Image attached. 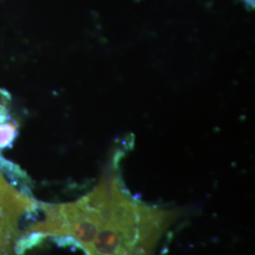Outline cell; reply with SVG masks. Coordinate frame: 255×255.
<instances>
[{
	"instance_id": "obj_4",
	"label": "cell",
	"mask_w": 255,
	"mask_h": 255,
	"mask_svg": "<svg viewBox=\"0 0 255 255\" xmlns=\"http://www.w3.org/2000/svg\"><path fill=\"white\" fill-rule=\"evenodd\" d=\"M46 237V234L38 232H29L21 235L14 241V254L15 255H25L28 250L39 246Z\"/></svg>"
},
{
	"instance_id": "obj_2",
	"label": "cell",
	"mask_w": 255,
	"mask_h": 255,
	"mask_svg": "<svg viewBox=\"0 0 255 255\" xmlns=\"http://www.w3.org/2000/svg\"><path fill=\"white\" fill-rule=\"evenodd\" d=\"M35 202L10 187L0 174V223L13 229L20 237V220L23 215Z\"/></svg>"
},
{
	"instance_id": "obj_5",
	"label": "cell",
	"mask_w": 255,
	"mask_h": 255,
	"mask_svg": "<svg viewBox=\"0 0 255 255\" xmlns=\"http://www.w3.org/2000/svg\"><path fill=\"white\" fill-rule=\"evenodd\" d=\"M16 135V129L10 124H0V149L11 146Z\"/></svg>"
},
{
	"instance_id": "obj_3",
	"label": "cell",
	"mask_w": 255,
	"mask_h": 255,
	"mask_svg": "<svg viewBox=\"0 0 255 255\" xmlns=\"http://www.w3.org/2000/svg\"><path fill=\"white\" fill-rule=\"evenodd\" d=\"M0 170L5 175V177L8 178L9 184L13 189H16V191L24 196L32 198L30 187L28 185L29 179L19 166L0 156Z\"/></svg>"
},
{
	"instance_id": "obj_1",
	"label": "cell",
	"mask_w": 255,
	"mask_h": 255,
	"mask_svg": "<svg viewBox=\"0 0 255 255\" xmlns=\"http://www.w3.org/2000/svg\"><path fill=\"white\" fill-rule=\"evenodd\" d=\"M80 201L83 219L78 241L87 255H150L178 217L174 210L131 201L106 186Z\"/></svg>"
}]
</instances>
